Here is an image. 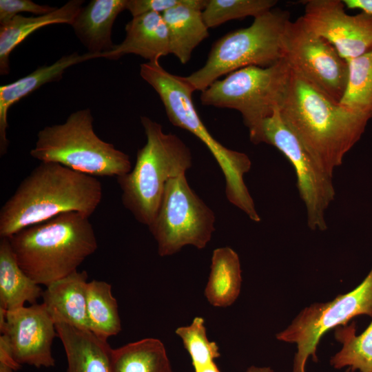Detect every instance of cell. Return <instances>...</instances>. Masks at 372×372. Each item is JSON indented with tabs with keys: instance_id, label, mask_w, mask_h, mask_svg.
<instances>
[{
	"instance_id": "obj_1",
	"label": "cell",
	"mask_w": 372,
	"mask_h": 372,
	"mask_svg": "<svg viewBox=\"0 0 372 372\" xmlns=\"http://www.w3.org/2000/svg\"><path fill=\"white\" fill-rule=\"evenodd\" d=\"M278 111L285 124L332 176L360 139L369 121L335 101L291 70Z\"/></svg>"
},
{
	"instance_id": "obj_2",
	"label": "cell",
	"mask_w": 372,
	"mask_h": 372,
	"mask_svg": "<svg viewBox=\"0 0 372 372\" xmlns=\"http://www.w3.org/2000/svg\"><path fill=\"white\" fill-rule=\"evenodd\" d=\"M102 198V185L94 176L59 163L41 162L1 207L0 237L8 238L66 212L90 217Z\"/></svg>"
},
{
	"instance_id": "obj_3",
	"label": "cell",
	"mask_w": 372,
	"mask_h": 372,
	"mask_svg": "<svg viewBox=\"0 0 372 372\" xmlns=\"http://www.w3.org/2000/svg\"><path fill=\"white\" fill-rule=\"evenodd\" d=\"M8 238L22 270L45 286L77 271L98 248L89 217L75 211L28 227Z\"/></svg>"
},
{
	"instance_id": "obj_4",
	"label": "cell",
	"mask_w": 372,
	"mask_h": 372,
	"mask_svg": "<svg viewBox=\"0 0 372 372\" xmlns=\"http://www.w3.org/2000/svg\"><path fill=\"white\" fill-rule=\"evenodd\" d=\"M140 75L158 94L172 125L193 134L211 152L224 174L228 200L248 216H255L254 202L244 182V175L251 167L250 158L245 153L227 148L209 133L194 106L195 90L185 77L167 71L159 61L141 64Z\"/></svg>"
},
{
	"instance_id": "obj_5",
	"label": "cell",
	"mask_w": 372,
	"mask_h": 372,
	"mask_svg": "<svg viewBox=\"0 0 372 372\" xmlns=\"http://www.w3.org/2000/svg\"><path fill=\"white\" fill-rule=\"evenodd\" d=\"M141 122L146 143L136 154L131 171L117 177L121 199L141 223L149 226L159 208L169 178L185 174L192 165L189 148L176 135L163 131L160 123L147 116Z\"/></svg>"
},
{
	"instance_id": "obj_6",
	"label": "cell",
	"mask_w": 372,
	"mask_h": 372,
	"mask_svg": "<svg viewBox=\"0 0 372 372\" xmlns=\"http://www.w3.org/2000/svg\"><path fill=\"white\" fill-rule=\"evenodd\" d=\"M90 108L74 112L63 123L46 126L37 134L30 154L40 162L59 163L92 176H121L132 169L127 154L94 132Z\"/></svg>"
},
{
	"instance_id": "obj_7",
	"label": "cell",
	"mask_w": 372,
	"mask_h": 372,
	"mask_svg": "<svg viewBox=\"0 0 372 372\" xmlns=\"http://www.w3.org/2000/svg\"><path fill=\"white\" fill-rule=\"evenodd\" d=\"M289 12L278 8L254 18L247 28L231 31L211 47L204 65L185 76L195 91H204L220 76L247 66L267 68L282 59Z\"/></svg>"
},
{
	"instance_id": "obj_8",
	"label": "cell",
	"mask_w": 372,
	"mask_h": 372,
	"mask_svg": "<svg viewBox=\"0 0 372 372\" xmlns=\"http://www.w3.org/2000/svg\"><path fill=\"white\" fill-rule=\"evenodd\" d=\"M289 74L290 68L283 59L267 68L245 67L201 92L200 103L238 111L251 142L259 144L262 143L263 123L279 107Z\"/></svg>"
},
{
	"instance_id": "obj_9",
	"label": "cell",
	"mask_w": 372,
	"mask_h": 372,
	"mask_svg": "<svg viewBox=\"0 0 372 372\" xmlns=\"http://www.w3.org/2000/svg\"><path fill=\"white\" fill-rule=\"evenodd\" d=\"M213 211L189 187L185 174L167 182L156 215L148 227L161 256H171L184 246L203 249L215 230Z\"/></svg>"
},
{
	"instance_id": "obj_10",
	"label": "cell",
	"mask_w": 372,
	"mask_h": 372,
	"mask_svg": "<svg viewBox=\"0 0 372 372\" xmlns=\"http://www.w3.org/2000/svg\"><path fill=\"white\" fill-rule=\"evenodd\" d=\"M360 315L372 318V267L354 289L330 302L313 303L304 308L276 335L278 340L297 345L293 372H306L310 357L317 362L318 345L327 331L347 325L351 319Z\"/></svg>"
},
{
	"instance_id": "obj_11",
	"label": "cell",
	"mask_w": 372,
	"mask_h": 372,
	"mask_svg": "<svg viewBox=\"0 0 372 372\" xmlns=\"http://www.w3.org/2000/svg\"><path fill=\"white\" fill-rule=\"evenodd\" d=\"M262 143L277 148L293 167L308 227L311 230H326V211L335 196L333 176L316 161L285 124L278 108L263 123Z\"/></svg>"
},
{
	"instance_id": "obj_12",
	"label": "cell",
	"mask_w": 372,
	"mask_h": 372,
	"mask_svg": "<svg viewBox=\"0 0 372 372\" xmlns=\"http://www.w3.org/2000/svg\"><path fill=\"white\" fill-rule=\"evenodd\" d=\"M282 53L292 72L340 103L348 81L347 61L327 41L308 30L301 17L287 24Z\"/></svg>"
},
{
	"instance_id": "obj_13",
	"label": "cell",
	"mask_w": 372,
	"mask_h": 372,
	"mask_svg": "<svg viewBox=\"0 0 372 372\" xmlns=\"http://www.w3.org/2000/svg\"><path fill=\"white\" fill-rule=\"evenodd\" d=\"M300 17L306 28L331 44L346 61L372 50V15L346 12L341 0H308Z\"/></svg>"
},
{
	"instance_id": "obj_14",
	"label": "cell",
	"mask_w": 372,
	"mask_h": 372,
	"mask_svg": "<svg viewBox=\"0 0 372 372\" xmlns=\"http://www.w3.org/2000/svg\"><path fill=\"white\" fill-rule=\"evenodd\" d=\"M7 336L20 365L50 368L55 365L52 345L57 335L55 322L43 303L7 311L1 333Z\"/></svg>"
},
{
	"instance_id": "obj_15",
	"label": "cell",
	"mask_w": 372,
	"mask_h": 372,
	"mask_svg": "<svg viewBox=\"0 0 372 372\" xmlns=\"http://www.w3.org/2000/svg\"><path fill=\"white\" fill-rule=\"evenodd\" d=\"M125 37L101 58L116 60L132 54L148 61H159L170 54L167 25L162 14L148 12L134 17L125 25Z\"/></svg>"
},
{
	"instance_id": "obj_16",
	"label": "cell",
	"mask_w": 372,
	"mask_h": 372,
	"mask_svg": "<svg viewBox=\"0 0 372 372\" xmlns=\"http://www.w3.org/2000/svg\"><path fill=\"white\" fill-rule=\"evenodd\" d=\"M101 58L99 54L87 52L79 54L72 52L64 55L50 65L37 68L28 75L6 85L0 86V154L8 151L9 141L7 138L8 113L12 105L23 98L36 91L44 84L59 81L70 67L81 62Z\"/></svg>"
},
{
	"instance_id": "obj_17",
	"label": "cell",
	"mask_w": 372,
	"mask_h": 372,
	"mask_svg": "<svg viewBox=\"0 0 372 372\" xmlns=\"http://www.w3.org/2000/svg\"><path fill=\"white\" fill-rule=\"evenodd\" d=\"M55 327L66 355V372H114L113 349L107 340L65 322Z\"/></svg>"
},
{
	"instance_id": "obj_18",
	"label": "cell",
	"mask_w": 372,
	"mask_h": 372,
	"mask_svg": "<svg viewBox=\"0 0 372 372\" xmlns=\"http://www.w3.org/2000/svg\"><path fill=\"white\" fill-rule=\"evenodd\" d=\"M86 271H76L52 282L43 291V303L54 322L90 330L87 311Z\"/></svg>"
},
{
	"instance_id": "obj_19",
	"label": "cell",
	"mask_w": 372,
	"mask_h": 372,
	"mask_svg": "<svg viewBox=\"0 0 372 372\" xmlns=\"http://www.w3.org/2000/svg\"><path fill=\"white\" fill-rule=\"evenodd\" d=\"M207 0H184L162 14L167 28L170 54L182 64L191 59L194 50L209 34L202 16Z\"/></svg>"
},
{
	"instance_id": "obj_20",
	"label": "cell",
	"mask_w": 372,
	"mask_h": 372,
	"mask_svg": "<svg viewBox=\"0 0 372 372\" xmlns=\"http://www.w3.org/2000/svg\"><path fill=\"white\" fill-rule=\"evenodd\" d=\"M126 4L127 0H92L83 7L71 26L89 53L101 58L114 48L112 27Z\"/></svg>"
},
{
	"instance_id": "obj_21",
	"label": "cell",
	"mask_w": 372,
	"mask_h": 372,
	"mask_svg": "<svg viewBox=\"0 0 372 372\" xmlns=\"http://www.w3.org/2000/svg\"><path fill=\"white\" fill-rule=\"evenodd\" d=\"M83 0H70L54 11L35 17L19 14L0 24V74L10 73V55L14 49L37 30L53 24L72 25L83 8Z\"/></svg>"
},
{
	"instance_id": "obj_22",
	"label": "cell",
	"mask_w": 372,
	"mask_h": 372,
	"mask_svg": "<svg viewBox=\"0 0 372 372\" xmlns=\"http://www.w3.org/2000/svg\"><path fill=\"white\" fill-rule=\"evenodd\" d=\"M39 285L20 267L8 238L0 240V307L7 311L37 304L42 296Z\"/></svg>"
},
{
	"instance_id": "obj_23",
	"label": "cell",
	"mask_w": 372,
	"mask_h": 372,
	"mask_svg": "<svg viewBox=\"0 0 372 372\" xmlns=\"http://www.w3.org/2000/svg\"><path fill=\"white\" fill-rule=\"evenodd\" d=\"M242 275L239 256L229 247L214 250L205 296L216 307H227L238 298Z\"/></svg>"
},
{
	"instance_id": "obj_24",
	"label": "cell",
	"mask_w": 372,
	"mask_h": 372,
	"mask_svg": "<svg viewBox=\"0 0 372 372\" xmlns=\"http://www.w3.org/2000/svg\"><path fill=\"white\" fill-rule=\"evenodd\" d=\"M114 372H174L163 343L144 338L113 349Z\"/></svg>"
},
{
	"instance_id": "obj_25",
	"label": "cell",
	"mask_w": 372,
	"mask_h": 372,
	"mask_svg": "<svg viewBox=\"0 0 372 372\" xmlns=\"http://www.w3.org/2000/svg\"><path fill=\"white\" fill-rule=\"evenodd\" d=\"M87 311L90 331L98 337L107 340L121 331L117 301L108 282L96 280L87 282Z\"/></svg>"
},
{
	"instance_id": "obj_26",
	"label": "cell",
	"mask_w": 372,
	"mask_h": 372,
	"mask_svg": "<svg viewBox=\"0 0 372 372\" xmlns=\"http://www.w3.org/2000/svg\"><path fill=\"white\" fill-rule=\"evenodd\" d=\"M335 330V338L342 347L331 358L330 364L336 369L347 367L351 372H372V321L358 335L354 322Z\"/></svg>"
},
{
	"instance_id": "obj_27",
	"label": "cell",
	"mask_w": 372,
	"mask_h": 372,
	"mask_svg": "<svg viewBox=\"0 0 372 372\" xmlns=\"http://www.w3.org/2000/svg\"><path fill=\"white\" fill-rule=\"evenodd\" d=\"M348 81L340 103L372 119V50L347 61Z\"/></svg>"
},
{
	"instance_id": "obj_28",
	"label": "cell",
	"mask_w": 372,
	"mask_h": 372,
	"mask_svg": "<svg viewBox=\"0 0 372 372\" xmlns=\"http://www.w3.org/2000/svg\"><path fill=\"white\" fill-rule=\"evenodd\" d=\"M275 0H207L202 11L203 19L211 28L234 19L254 18L273 9Z\"/></svg>"
},
{
	"instance_id": "obj_29",
	"label": "cell",
	"mask_w": 372,
	"mask_h": 372,
	"mask_svg": "<svg viewBox=\"0 0 372 372\" xmlns=\"http://www.w3.org/2000/svg\"><path fill=\"white\" fill-rule=\"evenodd\" d=\"M175 333L182 340L194 369L207 365L220 357L218 346L207 338L203 318L195 317L189 325L177 328Z\"/></svg>"
},
{
	"instance_id": "obj_30",
	"label": "cell",
	"mask_w": 372,
	"mask_h": 372,
	"mask_svg": "<svg viewBox=\"0 0 372 372\" xmlns=\"http://www.w3.org/2000/svg\"><path fill=\"white\" fill-rule=\"evenodd\" d=\"M56 8L31 0H0V24L10 21L20 12H30L37 16L50 13Z\"/></svg>"
},
{
	"instance_id": "obj_31",
	"label": "cell",
	"mask_w": 372,
	"mask_h": 372,
	"mask_svg": "<svg viewBox=\"0 0 372 372\" xmlns=\"http://www.w3.org/2000/svg\"><path fill=\"white\" fill-rule=\"evenodd\" d=\"M183 1L184 0H127L126 10L133 17L148 12L163 14Z\"/></svg>"
},
{
	"instance_id": "obj_32",
	"label": "cell",
	"mask_w": 372,
	"mask_h": 372,
	"mask_svg": "<svg viewBox=\"0 0 372 372\" xmlns=\"http://www.w3.org/2000/svg\"><path fill=\"white\" fill-rule=\"evenodd\" d=\"M0 363L10 367L14 371L21 368V365L14 360L8 339L4 334L0 335Z\"/></svg>"
},
{
	"instance_id": "obj_33",
	"label": "cell",
	"mask_w": 372,
	"mask_h": 372,
	"mask_svg": "<svg viewBox=\"0 0 372 372\" xmlns=\"http://www.w3.org/2000/svg\"><path fill=\"white\" fill-rule=\"evenodd\" d=\"M345 7L349 9H358L372 15V0H343Z\"/></svg>"
},
{
	"instance_id": "obj_34",
	"label": "cell",
	"mask_w": 372,
	"mask_h": 372,
	"mask_svg": "<svg viewBox=\"0 0 372 372\" xmlns=\"http://www.w3.org/2000/svg\"><path fill=\"white\" fill-rule=\"evenodd\" d=\"M194 371L195 372H220V370L216 366L215 362H213L207 365L195 369Z\"/></svg>"
},
{
	"instance_id": "obj_35",
	"label": "cell",
	"mask_w": 372,
	"mask_h": 372,
	"mask_svg": "<svg viewBox=\"0 0 372 372\" xmlns=\"http://www.w3.org/2000/svg\"><path fill=\"white\" fill-rule=\"evenodd\" d=\"M246 372H273L270 367H259L256 366H251L247 369Z\"/></svg>"
},
{
	"instance_id": "obj_36",
	"label": "cell",
	"mask_w": 372,
	"mask_h": 372,
	"mask_svg": "<svg viewBox=\"0 0 372 372\" xmlns=\"http://www.w3.org/2000/svg\"><path fill=\"white\" fill-rule=\"evenodd\" d=\"M14 371L10 367L0 363V372H14Z\"/></svg>"
},
{
	"instance_id": "obj_37",
	"label": "cell",
	"mask_w": 372,
	"mask_h": 372,
	"mask_svg": "<svg viewBox=\"0 0 372 372\" xmlns=\"http://www.w3.org/2000/svg\"><path fill=\"white\" fill-rule=\"evenodd\" d=\"M350 371H351L350 369L347 368L344 372H350Z\"/></svg>"
}]
</instances>
